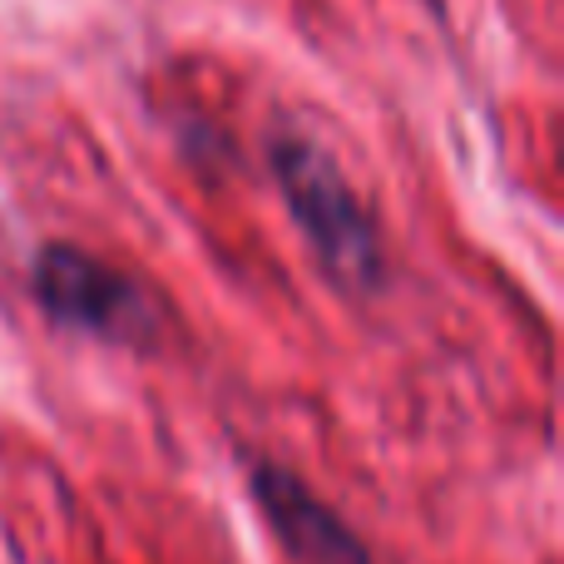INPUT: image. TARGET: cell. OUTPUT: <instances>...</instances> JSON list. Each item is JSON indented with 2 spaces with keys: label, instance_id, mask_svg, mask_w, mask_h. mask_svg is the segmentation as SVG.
Listing matches in <instances>:
<instances>
[{
  "label": "cell",
  "instance_id": "6da1fadb",
  "mask_svg": "<svg viewBox=\"0 0 564 564\" xmlns=\"http://www.w3.org/2000/svg\"><path fill=\"white\" fill-rule=\"evenodd\" d=\"M273 174L282 184L297 228L307 234V243L317 248L322 268L332 273V282L347 292H367L377 288L381 273V248L371 234L367 208L357 204L351 184L341 178V169L332 164L327 149H317L312 139H278L273 144Z\"/></svg>",
  "mask_w": 564,
  "mask_h": 564
},
{
  "label": "cell",
  "instance_id": "3957f363",
  "mask_svg": "<svg viewBox=\"0 0 564 564\" xmlns=\"http://www.w3.org/2000/svg\"><path fill=\"white\" fill-rule=\"evenodd\" d=\"M253 490H258L263 516L273 520L278 540L288 545V555L297 564H371L361 540L351 535L297 476H288V470H278V466H258Z\"/></svg>",
  "mask_w": 564,
  "mask_h": 564
},
{
  "label": "cell",
  "instance_id": "7a4b0ae2",
  "mask_svg": "<svg viewBox=\"0 0 564 564\" xmlns=\"http://www.w3.org/2000/svg\"><path fill=\"white\" fill-rule=\"evenodd\" d=\"M35 297L59 327L89 332L105 341H144L149 302L119 268H109L105 258L85 253L75 243H50L35 258Z\"/></svg>",
  "mask_w": 564,
  "mask_h": 564
}]
</instances>
